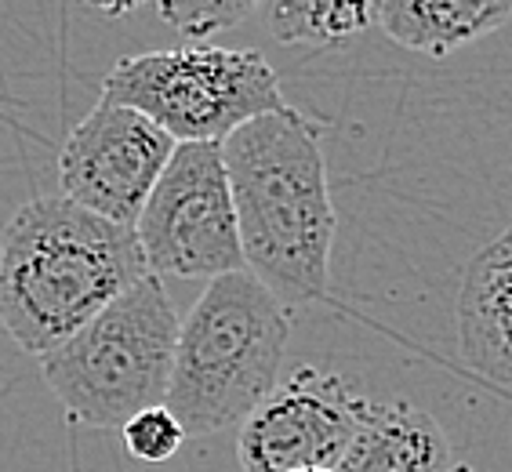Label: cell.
I'll use <instances>...</instances> for the list:
<instances>
[{
  "label": "cell",
  "mask_w": 512,
  "mask_h": 472,
  "mask_svg": "<svg viewBox=\"0 0 512 472\" xmlns=\"http://www.w3.org/2000/svg\"><path fill=\"white\" fill-rule=\"evenodd\" d=\"M102 99L153 120L175 142H222L255 117L284 109V91L258 51L186 44L120 59Z\"/></svg>",
  "instance_id": "5b68a950"
},
{
  "label": "cell",
  "mask_w": 512,
  "mask_h": 472,
  "mask_svg": "<svg viewBox=\"0 0 512 472\" xmlns=\"http://www.w3.org/2000/svg\"><path fill=\"white\" fill-rule=\"evenodd\" d=\"M364 396L342 374L298 367L247 414L237 436L244 472L338 469Z\"/></svg>",
  "instance_id": "ba28073f"
},
{
  "label": "cell",
  "mask_w": 512,
  "mask_h": 472,
  "mask_svg": "<svg viewBox=\"0 0 512 472\" xmlns=\"http://www.w3.org/2000/svg\"><path fill=\"white\" fill-rule=\"evenodd\" d=\"M266 30L280 44L324 48L375 22V0H258Z\"/></svg>",
  "instance_id": "7c38bea8"
},
{
  "label": "cell",
  "mask_w": 512,
  "mask_h": 472,
  "mask_svg": "<svg viewBox=\"0 0 512 472\" xmlns=\"http://www.w3.org/2000/svg\"><path fill=\"white\" fill-rule=\"evenodd\" d=\"M509 11L512 0H375L385 37L433 59L502 30Z\"/></svg>",
  "instance_id": "8fae6325"
},
{
  "label": "cell",
  "mask_w": 512,
  "mask_h": 472,
  "mask_svg": "<svg viewBox=\"0 0 512 472\" xmlns=\"http://www.w3.org/2000/svg\"><path fill=\"white\" fill-rule=\"evenodd\" d=\"M146 269L178 280L240 273L237 215L229 200L222 142H178L131 226Z\"/></svg>",
  "instance_id": "8992f818"
},
{
  "label": "cell",
  "mask_w": 512,
  "mask_h": 472,
  "mask_svg": "<svg viewBox=\"0 0 512 472\" xmlns=\"http://www.w3.org/2000/svg\"><path fill=\"white\" fill-rule=\"evenodd\" d=\"M146 273L131 229L66 197H33L0 233V324L40 360Z\"/></svg>",
  "instance_id": "7a4b0ae2"
},
{
  "label": "cell",
  "mask_w": 512,
  "mask_h": 472,
  "mask_svg": "<svg viewBox=\"0 0 512 472\" xmlns=\"http://www.w3.org/2000/svg\"><path fill=\"white\" fill-rule=\"evenodd\" d=\"M120 433H124L128 454L138 462H168L186 443V429L178 425V418L164 404L131 414L128 422L120 425Z\"/></svg>",
  "instance_id": "5bb4252c"
},
{
  "label": "cell",
  "mask_w": 512,
  "mask_h": 472,
  "mask_svg": "<svg viewBox=\"0 0 512 472\" xmlns=\"http://www.w3.org/2000/svg\"><path fill=\"white\" fill-rule=\"evenodd\" d=\"M222 164L247 273L284 309L324 298L338 215L313 120L291 106L247 120L222 138Z\"/></svg>",
  "instance_id": "6da1fadb"
},
{
  "label": "cell",
  "mask_w": 512,
  "mask_h": 472,
  "mask_svg": "<svg viewBox=\"0 0 512 472\" xmlns=\"http://www.w3.org/2000/svg\"><path fill=\"white\" fill-rule=\"evenodd\" d=\"M175 146V138L142 113L99 99L62 146V197L113 226L131 229Z\"/></svg>",
  "instance_id": "52a82bcc"
},
{
  "label": "cell",
  "mask_w": 512,
  "mask_h": 472,
  "mask_svg": "<svg viewBox=\"0 0 512 472\" xmlns=\"http://www.w3.org/2000/svg\"><path fill=\"white\" fill-rule=\"evenodd\" d=\"M509 295H512V240L498 233L473 255L458 291V349L462 360L498 389H509Z\"/></svg>",
  "instance_id": "30bf717a"
},
{
  "label": "cell",
  "mask_w": 512,
  "mask_h": 472,
  "mask_svg": "<svg viewBox=\"0 0 512 472\" xmlns=\"http://www.w3.org/2000/svg\"><path fill=\"white\" fill-rule=\"evenodd\" d=\"M295 472H338V469H295Z\"/></svg>",
  "instance_id": "e0dca14e"
},
{
  "label": "cell",
  "mask_w": 512,
  "mask_h": 472,
  "mask_svg": "<svg viewBox=\"0 0 512 472\" xmlns=\"http://www.w3.org/2000/svg\"><path fill=\"white\" fill-rule=\"evenodd\" d=\"M160 19L189 44L233 30L258 8V0H157Z\"/></svg>",
  "instance_id": "4fadbf2b"
},
{
  "label": "cell",
  "mask_w": 512,
  "mask_h": 472,
  "mask_svg": "<svg viewBox=\"0 0 512 472\" xmlns=\"http://www.w3.org/2000/svg\"><path fill=\"white\" fill-rule=\"evenodd\" d=\"M454 454L433 414L411 400H367L338 472H451Z\"/></svg>",
  "instance_id": "9c48e42d"
},
{
  "label": "cell",
  "mask_w": 512,
  "mask_h": 472,
  "mask_svg": "<svg viewBox=\"0 0 512 472\" xmlns=\"http://www.w3.org/2000/svg\"><path fill=\"white\" fill-rule=\"evenodd\" d=\"M178 313L164 280L146 273L62 345L40 356V374L73 425L120 429L164 404Z\"/></svg>",
  "instance_id": "277c9868"
},
{
  "label": "cell",
  "mask_w": 512,
  "mask_h": 472,
  "mask_svg": "<svg viewBox=\"0 0 512 472\" xmlns=\"http://www.w3.org/2000/svg\"><path fill=\"white\" fill-rule=\"evenodd\" d=\"M287 338V309L247 269L207 280L197 305L178 320L164 407L186 436L240 429L280 385Z\"/></svg>",
  "instance_id": "3957f363"
},
{
  "label": "cell",
  "mask_w": 512,
  "mask_h": 472,
  "mask_svg": "<svg viewBox=\"0 0 512 472\" xmlns=\"http://www.w3.org/2000/svg\"><path fill=\"white\" fill-rule=\"evenodd\" d=\"M91 8H99L102 15H109V19H120V15H128V11L142 8L146 0H88Z\"/></svg>",
  "instance_id": "9a60e30c"
},
{
  "label": "cell",
  "mask_w": 512,
  "mask_h": 472,
  "mask_svg": "<svg viewBox=\"0 0 512 472\" xmlns=\"http://www.w3.org/2000/svg\"><path fill=\"white\" fill-rule=\"evenodd\" d=\"M451 472H476V469H473V465H454Z\"/></svg>",
  "instance_id": "2e32d148"
}]
</instances>
